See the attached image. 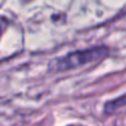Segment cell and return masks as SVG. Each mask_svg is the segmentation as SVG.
<instances>
[{"label":"cell","mask_w":126,"mask_h":126,"mask_svg":"<svg viewBox=\"0 0 126 126\" xmlns=\"http://www.w3.org/2000/svg\"><path fill=\"white\" fill-rule=\"evenodd\" d=\"M124 105H126V94L121 96V97H118L117 100H114V101H111V102L106 103V105H105V111L111 113V112L115 111V110L120 109V107L124 106Z\"/></svg>","instance_id":"obj_2"},{"label":"cell","mask_w":126,"mask_h":126,"mask_svg":"<svg viewBox=\"0 0 126 126\" xmlns=\"http://www.w3.org/2000/svg\"><path fill=\"white\" fill-rule=\"evenodd\" d=\"M1 27H3V26L1 24V21H0V35H1V33H2V28Z\"/></svg>","instance_id":"obj_3"},{"label":"cell","mask_w":126,"mask_h":126,"mask_svg":"<svg viewBox=\"0 0 126 126\" xmlns=\"http://www.w3.org/2000/svg\"><path fill=\"white\" fill-rule=\"evenodd\" d=\"M107 54H109V49L106 47H94L91 49L75 51L64 57L52 60L49 64V70L51 72H62L70 69H76L87 63L103 59Z\"/></svg>","instance_id":"obj_1"}]
</instances>
